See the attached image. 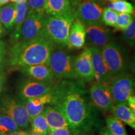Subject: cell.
Returning a JSON list of instances; mask_svg holds the SVG:
<instances>
[{"instance_id":"8fae6325","label":"cell","mask_w":135,"mask_h":135,"mask_svg":"<svg viewBox=\"0 0 135 135\" xmlns=\"http://www.w3.org/2000/svg\"><path fill=\"white\" fill-rule=\"evenodd\" d=\"M55 81H41L33 79H25L18 86L19 97L23 99L40 97L50 90Z\"/></svg>"},{"instance_id":"4dcf8cb0","label":"cell","mask_w":135,"mask_h":135,"mask_svg":"<svg viewBox=\"0 0 135 135\" xmlns=\"http://www.w3.org/2000/svg\"><path fill=\"white\" fill-rule=\"evenodd\" d=\"M46 0H27L28 11L45 12Z\"/></svg>"},{"instance_id":"4fadbf2b","label":"cell","mask_w":135,"mask_h":135,"mask_svg":"<svg viewBox=\"0 0 135 135\" xmlns=\"http://www.w3.org/2000/svg\"><path fill=\"white\" fill-rule=\"evenodd\" d=\"M112 35L103 25H94L86 28V41L88 47L101 50L111 42Z\"/></svg>"},{"instance_id":"b9f144b4","label":"cell","mask_w":135,"mask_h":135,"mask_svg":"<svg viewBox=\"0 0 135 135\" xmlns=\"http://www.w3.org/2000/svg\"><path fill=\"white\" fill-rule=\"evenodd\" d=\"M130 1H131L132 3H135V0H130Z\"/></svg>"},{"instance_id":"3957f363","label":"cell","mask_w":135,"mask_h":135,"mask_svg":"<svg viewBox=\"0 0 135 135\" xmlns=\"http://www.w3.org/2000/svg\"><path fill=\"white\" fill-rule=\"evenodd\" d=\"M101 51L113 76L126 73L129 67L128 53L120 44L111 41L101 49Z\"/></svg>"},{"instance_id":"7402d4cb","label":"cell","mask_w":135,"mask_h":135,"mask_svg":"<svg viewBox=\"0 0 135 135\" xmlns=\"http://www.w3.org/2000/svg\"><path fill=\"white\" fill-rule=\"evenodd\" d=\"M25 106L26 108L27 113L29 117L30 122L35 116L43 112L44 108L46 105L40 102L38 98L24 99Z\"/></svg>"},{"instance_id":"484cf974","label":"cell","mask_w":135,"mask_h":135,"mask_svg":"<svg viewBox=\"0 0 135 135\" xmlns=\"http://www.w3.org/2000/svg\"><path fill=\"white\" fill-rule=\"evenodd\" d=\"M20 130L14 121L7 114L0 112V133L5 135Z\"/></svg>"},{"instance_id":"1f68e13d","label":"cell","mask_w":135,"mask_h":135,"mask_svg":"<svg viewBox=\"0 0 135 135\" xmlns=\"http://www.w3.org/2000/svg\"><path fill=\"white\" fill-rule=\"evenodd\" d=\"M48 135H76L73 131L67 128H61L49 132Z\"/></svg>"},{"instance_id":"f1b7e54d","label":"cell","mask_w":135,"mask_h":135,"mask_svg":"<svg viewBox=\"0 0 135 135\" xmlns=\"http://www.w3.org/2000/svg\"><path fill=\"white\" fill-rule=\"evenodd\" d=\"M118 14L119 13L115 11L109 9L107 7L104 8L103 9L102 13V20L103 24L106 26L114 27L117 20Z\"/></svg>"},{"instance_id":"30bf717a","label":"cell","mask_w":135,"mask_h":135,"mask_svg":"<svg viewBox=\"0 0 135 135\" xmlns=\"http://www.w3.org/2000/svg\"><path fill=\"white\" fill-rule=\"evenodd\" d=\"M89 97L96 108L103 112H111L114 103L107 84L94 81L89 89Z\"/></svg>"},{"instance_id":"d6986e66","label":"cell","mask_w":135,"mask_h":135,"mask_svg":"<svg viewBox=\"0 0 135 135\" xmlns=\"http://www.w3.org/2000/svg\"><path fill=\"white\" fill-rule=\"evenodd\" d=\"M28 11L27 0L16 4V15H15L14 28L10 37L11 45H13L20 40L21 30L26 18Z\"/></svg>"},{"instance_id":"4316f807","label":"cell","mask_w":135,"mask_h":135,"mask_svg":"<svg viewBox=\"0 0 135 135\" xmlns=\"http://www.w3.org/2000/svg\"><path fill=\"white\" fill-rule=\"evenodd\" d=\"M121 38L126 44L131 48H133L135 45V21L131 22L130 25L125 30L122 31Z\"/></svg>"},{"instance_id":"ee69618b","label":"cell","mask_w":135,"mask_h":135,"mask_svg":"<svg viewBox=\"0 0 135 135\" xmlns=\"http://www.w3.org/2000/svg\"><path fill=\"white\" fill-rule=\"evenodd\" d=\"M0 9H1V6H0Z\"/></svg>"},{"instance_id":"f6af8a7d","label":"cell","mask_w":135,"mask_h":135,"mask_svg":"<svg viewBox=\"0 0 135 135\" xmlns=\"http://www.w3.org/2000/svg\"><path fill=\"white\" fill-rule=\"evenodd\" d=\"M89 135H93V134H89Z\"/></svg>"},{"instance_id":"836d02e7","label":"cell","mask_w":135,"mask_h":135,"mask_svg":"<svg viewBox=\"0 0 135 135\" xmlns=\"http://www.w3.org/2000/svg\"><path fill=\"white\" fill-rule=\"evenodd\" d=\"M99 135H116L114 133L111 132L106 127H103L101 129L99 132Z\"/></svg>"},{"instance_id":"e0dca14e","label":"cell","mask_w":135,"mask_h":135,"mask_svg":"<svg viewBox=\"0 0 135 135\" xmlns=\"http://www.w3.org/2000/svg\"><path fill=\"white\" fill-rule=\"evenodd\" d=\"M25 75L33 80L41 81H55L56 79L51 70L46 65H38L20 68Z\"/></svg>"},{"instance_id":"d590c367","label":"cell","mask_w":135,"mask_h":135,"mask_svg":"<svg viewBox=\"0 0 135 135\" xmlns=\"http://www.w3.org/2000/svg\"><path fill=\"white\" fill-rule=\"evenodd\" d=\"M29 133L26 132V131H22V130H18L13 131L8 134V135H28Z\"/></svg>"},{"instance_id":"9a60e30c","label":"cell","mask_w":135,"mask_h":135,"mask_svg":"<svg viewBox=\"0 0 135 135\" xmlns=\"http://www.w3.org/2000/svg\"><path fill=\"white\" fill-rule=\"evenodd\" d=\"M43 113L48 124L49 132L61 128H67L71 130L66 118L61 111L55 106L51 104H47L44 108Z\"/></svg>"},{"instance_id":"7a4b0ae2","label":"cell","mask_w":135,"mask_h":135,"mask_svg":"<svg viewBox=\"0 0 135 135\" xmlns=\"http://www.w3.org/2000/svg\"><path fill=\"white\" fill-rule=\"evenodd\" d=\"M55 48V43L44 29L38 36L28 41H19L11 45L8 55V65L14 68L38 65H48Z\"/></svg>"},{"instance_id":"9c48e42d","label":"cell","mask_w":135,"mask_h":135,"mask_svg":"<svg viewBox=\"0 0 135 135\" xmlns=\"http://www.w3.org/2000/svg\"><path fill=\"white\" fill-rule=\"evenodd\" d=\"M46 16L45 12L28 11L19 41H28L38 36L45 29Z\"/></svg>"},{"instance_id":"44dd1931","label":"cell","mask_w":135,"mask_h":135,"mask_svg":"<svg viewBox=\"0 0 135 135\" xmlns=\"http://www.w3.org/2000/svg\"><path fill=\"white\" fill-rule=\"evenodd\" d=\"M16 4L13 3H9L0 9V23L8 31H12L14 28Z\"/></svg>"},{"instance_id":"e575fe53","label":"cell","mask_w":135,"mask_h":135,"mask_svg":"<svg viewBox=\"0 0 135 135\" xmlns=\"http://www.w3.org/2000/svg\"><path fill=\"white\" fill-rule=\"evenodd\" d=\"M5 81H6V78H5L4 75L3 74H0V93L2 91Z\"/></svg>"},{"instance_id":"ba28073f","label":"cell","mask_w":135,"mask_h":135,"mask_svg":"<svg viewBox=\"0 0 135 135\" xmlns=\"http://www.w3.org/2000/svg\"><path fill=\"white\" fill-rule=\"evenodd\" d=\"M74 11L75 19L78 20L86 28L94 25H103V8L94 0H84Z\"/></svg>"},{"instance_id":"ab89813d","label":"cell","mask_w":135,"mask_h":135,"mask_svg":"<svg viewBox=\"0 0 135 135\" xmlns=\"http://www.w3.org/2000/svg\"><path fill=\"white\" fill-rule=\"evenodd\" d=\"M10 1L13 3H15V4H18V3L23 2V1H26V0H10Z\"/></svg>"},{"instance_id":"ffe728a7","label":"cell","mask_w":135,"mask_h":135,"mask_svg":"<svg viewBox=\"0 0 135 135\" xmlns=\"http://www.w3.org/2000/svg\"><path fill=\"white\" fill-rule=\"evenodd\" d=\"M111 112L114 117L135 129V113L129 108L127 103L114 104Z\"/></svg>"},{"instance_id":"5bb4252c","label":"cell","mask_w":135,"mask_h":135,"mask_svg":"<svg viewBox=\"0 0 135 135\" xmlns=\"http://www.w3.org/2000/svg\"><path fill=\"white\" fill-rule=\"evenodd\" d=\"M91 51V63L94 80L105 84H108L113 76L104 61L101 50L90 47Z\"/></svg>"},{"instance_id":"74e56055","label":"cell","mask_w":135,"mask_h":135,"mask_svg":"<svg viewBox=\"0 0 135 135\" xmlns=\"http://www.w3.org/2000/svg\"><path fill=\"white\" fill-rule=\"evenodd\" d=\"M6 30H5V28L3 27V25L0 23V40L6 35Z\"/></svg>"},{"instance_id":"60d3db41","label":"cell","mask_w":135,"mask_h":135,"mask_svg":"<svg viewBox=\"0 0 135 135\" xmlns=\"http://www.w3.org/2000/svg\"><path fill=\"white\" fill-rule=\"evenodd\" d=\"M28 135H38L36 134V133H29V134Z\"/></svg>"},{"instance_id":"f546056e","label":"cell","mask_w":135,"mask_h":135,"mask_svg":"<svg viewBox=\"0 0 135 135\" xmlns=\"http://www.w3.org/2000/svg\"><path fill=\"white\" fill-rule=\"evenodd\" d=\"M8 64V55L6 43L4 41H0V74L4 73Z\"/></svg>"},{"instance_id":"8992f818","label":"cell","mask_w":135,"mask_h":135,"mask_svg":"<svg viewBox=\"0 0 135 135\" xmlns=\"http://www.w3.org/2000/svg\"><path fill=\"white\" fill-rule=\"evenodd\" d=\"M108 87L114 104L127 103L128 98L134 95V81L127 73L113 76Z\"/></svg>"},{"instance_id":"cb8c5ba5","label":"cell","mask_w":135,"mask_h":135,"mask_svg":"<svg viewBox=\"0 0 135 135\" xmlns=\"http://www.w3.org/2000/svg\"><path fill=\"white\" fill-rule=\"evenodd\" d=\"M107 8L118 13L134 14V7L131 3L126 0H113L107 4Z\"/></svg>"},{"instance_id":"6da1fadb","label":"cell","mask_w":135,"mask_h":135,"mask_svg":"<svg viewBox=\"0 0 135 135\" xmlns=\"http://www.w3.org/2000/svg\"><path fill=\"white\" fill-rule=\"evenodd\" d=\"M40 97L45 105L51 104L61 111L76 135H86L98 126L97 108L88 97L83 81L61 80Z\"/></svg>"},{"instance_id":"277c9868","label":"cell","mask_w":135,"mask_h":135,"mask_svg":"<svg viewBox=\"0 0 135 135\" xmlns=\"http://www.w3.org/2000/svg\"><path fill=\"white\" fill-rule=\"evenodd\" d=\"M74 20L73 14L60 16L47 15L45 28L54 43L67 46L69 32Z\"/></svg>"},{"instance_id":"ac0fdd59","label":"cell","mask_w":135,"mask_h":135,"mask_svg":"<svg viewBox=\"0 0 135 135\" xmlns=\"http://www.w3.org/2000/svg\"><path fill=\"white\" fill-rule=\"evenodd\" d=\"M45 12L46 15L60 16L73 14V8L69 0H46Z\"/></svg>"},{"instance_id":"2e32d148","label":"cell","mask_w":135,"mask_h":135,"mask_svg":"<svg viewBox=\"0 0 135 135\" xmlns=\"http://www.w3.org/2000/svg\"><path fill=\"white\" fill-rule=\"evenodd\" d=\"M86 42V28L78 20L75 19L71 26L67 47L70 50L81 49Z\"/></svg>"},{"instance_id":"7bdbcfd3","label":"cell","mask_w":135,"mask_h":135,"mask_svg":"<svg viewBox=\"0 0 135 135\" xmlns=\"http://www.w3.org/2000/svg\"><path fill=\"white\" fill-rule=\"evenodd\" d=\"M0 135H5V134H3V133H0Z\"/></svg>"},{"instance_id":"8d00e7d4","label":"cell","mask_w":135,"mask_h":135,"mask_svg":"<svg viewBox=\"0 0 135 135\" xmlns=\"http://www.w3.org/2000/svg\"><path fill=\"white\" fill-rule=\"evenodd\" d=\"M84 0H69L71 5L72 7H76L81 2H82Z\"/></svg>"},{"instance_id":"7c38bea8","label":"cell","mask_w":135,"mask_h":135,"mask_svg":"<svg viewBox=\"0 0 135 135\" xmlns=\"http://www.w3.org/2000/svg\"><path fill=\"white\" fill-rule=\"evenodd\" d=\"M74 68L80 80L86 82H91L94 80L90 47L86 46L80 55L75 57Z\"/></svg>"},{"instance_id":"5b68a950","label":"cell","mask_w":135,"mask_h":135,"mask_svg":"<svg viewBox=\"0 0 135 135\" xmlns=\"http://www.w3.org/2000/svg\"><path fill=\"white\" fill-rule=\"evenodd\" d=\"M75 56L69 55L63 50H54L49 58L48 65L56 78L80 80L74 68Z\"/></svg>"},{"instance_id":"d4e9b609","label":"cell","mask_w":135,"mask_h":135,"mask_svg":"<svg viewBox=\"0 0 135 135\" xmlns=\"http://www.w3.org/2000/svg\"><path fill=\"white\" fill-rule=\"evenodd\" d=\"M106 128L116 135H128L125 126L121 121L114 116L106 118Z\"/></svg>"},{"instance_id":"603a6c76","label":"cell","mask_w":135,"mask_h":135,"mask_svg":"<svg viewBox=\"0 0 135 135\" xmlns=\"http://www.w3.org/2000/svg\"><path fill=\"white\" fill-rule=\"evenodd\" d=\"M31 126L32 133H36L38 135H48L49 129L48 124L44 116L43 111L41 113L35 116L30 121Z\"/></svg>"},{"instance_id":"52a82bcc","label":"cell","mask_w":135,"mask_h":135,"mask_svg":"<svg viewBox=\"0 0 135 135\" xmlns=\"http://www.w3.org/2000/svg\"><path fill=\"white\" fill-rule=\"evenodd\" d=\"M0 112L7 114L20 129L29 128L30 122L25 106V101L21 97H6L0 104Z\"/></svg>"},{"instance_id":"f35d334b","label":"cell","mask_w":135,"mask_h":135,"mask_svg":"<svg viewBox=\"0 0 135 135\" xmlns=\"http://www.w3.org/2000/svg\"><path fill=\"white\" fill-rule=\"evenodd\" d=\"M10 0H0V6H3V5L8 4Z\"/></svg>"},{"instance_id":"83f0119b","label":"cell","mask_w":135,"mask_h":135,"mask_svg":"<svg viewBox=\"0 0 135 135\" xmlns=\"http://www.w3.org/2000/svg\"><path fill=\"white\" fill-rule=\"evenodd\" d=\"M134 18L132 15L128 13H119L114 27L116 30L123 31L131 24Z\"/></svg>"},{"instance_id":"d6a6232c","label":"cell","mask_w":135,"mask_h":135,"mask_svg":"<svg viewBox=\"0 0 135 135\" xmlns=\"http://www.w3.org/2000/svg\"><path fill=\"white\" fill-rule=\"evenodd\" d=\"M128 106L134 113H135V96L132 95L128 98L127 100Z\"/></svg>"}]
</instances>
